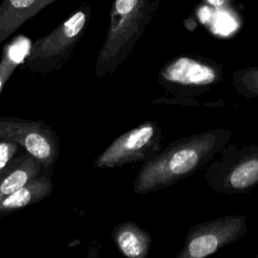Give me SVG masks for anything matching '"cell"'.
<instances>
[{
  "instance_id": "3",
  "label": "cell",
  "mask_w": 258,
  "mask_h": 258,
  "mask_svg": "<svg viewBox=\"0 0 258 258\" xmlns=\"http://www.w3.org/2000/svg\"><path fill=\"white\" fill-rule=\"evenodd\" d=\"M223 66L196 55H178L159 71L158 84L173 98L189 99L211 91L222 82Z\"/></svg>"
},
{
  "instance_id": "6",
  "label": "cell",
  "mask_w": 258,
  "mask_h": 258,
  "mask_svg": "<svg viewBox=\"0 0 258 258\" xmlns=\"http://www.w3.org/2000/svg\"><path fill=\"white\" fill-rule=\"evenodd\" d=\"M0 139L18 144L41 163L43 170H53L60 142L53 128L43 121L0 117Z\"/></svg>"
},
{
  "instance_id": "1",
  "label": "cell",
  "mask_w": 258,
  "mask_h": 258,
  "mask_svg": "<svg viewBox=\"0 0 258 258\" xmlns=\"http://www.w3.org/2000/svg\"><path fill=\"white\" fill-rule=\"evenodd\" d=\"M231 135L226 128H214L170 142L142 163L133 181L134 192L148 195L164 189L206 168Z\"/></svg>"
},
{
  "instance_id": "9",
  "label": "cell",
  "mask_w": 258,
  "mask_h": 258,
  "mask_svg": "<svg viewBox=\"0 0 258 258\" xmlns=\"http://www.w3.org/2000/svg\"><path fill=\"white\" fill-rule=\"evenodd\" d=\"M42 171L41 163L29 153L14 157L0 171V199L19 189Z\"/></svg>"
},
{
  "instance_id": "13",
  "label": "cell",
  "mask_w": 258,
  "mask_h": 258,
  "mask_svg": "<svg viewBox=\"0 0 258 258\" xmlns=\"http://www.w3.org/2000/svg\"><path fill=\"white\" fill-rule=\"evenodd\" d=\"M19 147L13 141L0 139V171L15 157Z\"/></svg>"
},
{
  "instance_id": "17",
  "label": "cell",
  "mask_w": 258,
  "mask_h": 258,
  "mask_svg": "<svg viewBox=\"0 0 258 258\" xmlns=\"http://www.w3.org/2000/svg\"><path fill=\"white\" fill-rule=\"evenodd\" d=\"M256 257H257V258H258V253H257V255H256Z\"/></svg>"
},
{
  "instance_id": "12",
  "label": "cell",
  "mask_w": 258,
  "mask_h": 258,
  "mask_svg": "<svg viewBox=\"0 0 258 258\" xmlns=\"http://www.w3.org/2000/svg\"><path fill=\"white\" fill-rule=\"evenodd\" d=\"M232 84L239 95L248 99L258 98V66L235 71Z\"/></svg>"
},
{
  "instance_id": "14",
  "label": "cell",
  "mask_w": 258,
  "mask_h": 258,
  "mask_svg": "<svg viewBox=\"0 0 258 258\" xmlns=\"http://www.w3.org/2000/svg\"><path fill=\"white\" fill-rule=\"evenodd\" d=\"M137 0H116V10L121 15L129 14L135 7Z\"/></svg>"
},
{
  "instance_id": "11",
  "label": "cell",
  "mask_w": 258,
  "mask_h": 258,
  "mask_svg": "<svg viewBox=\"0 0 258 258\" xmlns=\"http://www.w3.org/2000/svg\"><path fill=\"white\" fill-rule=\"evenodd\" d=\"M31 46L32 43L28 37L19 35L3 47L0 57V96L16 69L25 61Z\"/></svg>"
},
{
  "instance_id": "10",
  "label": "cell",
  "mask_w": 258,
  "mask_h": 258,
  "mask_svg": "<svg viewBox=\"0 0 258 258\" xmlns=\"http://www.w3.org/2000/svg\"><path fill=\"white\" fill-rule=\"evenodd\" d=\"M111 237L119 252L127 258H145L150 252L152 237L135 222L117 224L111 231Z\"/></svg>"
},
{
  "instance_id": "5",
  "label": "cell",
  "mask_w": 258,
  "mask_h": 258,
  "mask_svg": "<svg viewBox=\"0 0 258 258\" xmlns=\"http://www.w3.org/2000/svg\"><path fill=\"white\" fill-rule=\"evenodd\" d=\"M162 130L154 121H145L116 137L95 159L94 167L108 169L144 162L162 147Z\"/></svg>"
},
{
  "instance_id": "8",
  "label": "cell",
  "mask_w": 258,
  "mask_h": 258,
  "mask_svg": "<svg viewBox=\"0 0 258 258\" xmlns=\"http://www.w3.org/2000/svg\"><path fill=\"white\" fill-rule=\"evenodd\" d=\"M53 170H43L37 177L0 199V217L10 215L28 206L37 204L48 198L54 188L51 174Z\"/></svg>"
},
{
  "instance_id": "2",
  "label": "cell",
  "mask_w": 258,
  "mask_h": 258,
  "mask_svg": "<svg viewBox=\"0 0 258 258\" xmlns=\"http://www.w3.org/2000/svg\"><path fill=\"white\" fill-rule=\"evenodd\" d=\"M205 179L215 191L223 195L246 194L258 186V144L238 147L228 144L220 158L206 166Z\"/></svg>"
},
{
  "instance_id": "15",
  "label": "cell",
  "mask_w": 258,
  "mask_h": 258,
  "mask_svg": "<svg viewBox=\"0 0 258 258\" xmlns=\"http://www.w3.org/2000/svg\"><path fill=\"white\" fill-rule=\"evenodd\" d=\"M206 2L215 8H223L229 6L232 0H206Z\"/></svg>"
},
{
  "instance_id": "7",
  "label": "cell",
  "mask_w": 258,
  "mask_h": 258,
  "mask_svg": "<svg viewBox=\"0 0 258 258\" xmlns=\"http://www.w3.org/2000/svg\"><path fill=\"white\" fill-rule=\"evenodd\" d=\"M248 230L243 215H228L192 225L177 258H205L242 238Z\"/></svg>"
},
{
  "instance_id": "4",
  "label": "cell",
  "mask_w": 258,
  "mask_h": 258,
  "mask_svg": "<svg viewBox=\"0 0 258 258\" xmlns=\"http://www.w3.org/2000/svg\"><path fill=\"white\" fill-rule=\"evenodd\" d=\"M86 22V13H75L53 32L32 44L21 68L38 75H48L59 70L70 58Z\"/></svg>"
},
{
  "instance_id": "16",
  "label": "cell",
  "mask_w": 258,
  "mask_h": 258,
  "mask_svg": "<svg viewBox=\"0 0 258 258\" xmlns=\"http://www.w3.org/2000/svg\"><path fill=\"white\" fill-rule=\"evenodd\" d=\"M35 0H10V3L15 8H24L31 5Z\"/></svg>"
}]
</instances>
